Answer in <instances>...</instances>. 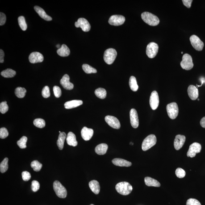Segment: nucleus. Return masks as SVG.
<instances>
[{
    "label": "nucleus",
    "mask_w": 205,
    "mask_h": 205,
    "mask_svg": "<svg viewBox=\"0 0 205 205\" xmlns=\"http://www.w3.org/2000/svg\"><path fill=\"white\" fill-rule=\"evenodd\" d=\"M141 18L144 22L150 26H156L160 23L158 17L148 12H144L142 13Z\"/></svg>",
    "instance_id": "nucleus-1"
},
{
    "label": "nucleus",
    "mask_w": 205,
    "mask_h": 205,
    "mask_svg": "<svg viewBox=\"0 0 205 205\" xmlns=\"http://www.w3.org/2000/svg\"><path fill=\"white\" fill-rule=\"evenodd\" d=\"M115 189L119 194L126 196L130 194L132 191L133 187L129 183L122 182L117 184L115 186Z\"/></svg>",
    "instance_id": "nucleus-2"
},
{
    "label": "nucleus",
    "mask_w": 205,
    "mask_h": 205,
    "mask_svg": "<svg viewBox=\"0 0 205 205\" xmlns=\"http://www.w3.org/2000/svg\"><path fill=\"white\" fill-rule=\"evenodd\" d=\"M157 138L155 135H148L143 140L142 144V148L143 151H146L149 149L157 143Z\"/></svg>",
    "instance_id": "nucleus-3"
},
{
    "label": "nucleus",
    "mask_w": 205,
    "mask_h": 205,
    "mask_svg": "<svg viewBox=\"0 0 205 205\" xmlns=\"http://www.w3.org/2000/svg\"><path fill=\"white\" fill-rule=\"evenodd\" d=\"M53 189L56 195L59 198H65L67 196L66 189L58 181H55L53 183Z\"/></svg>",
    "instance_id": "nucleus-4"
},
{
    "label": "nucleus",
    "mask_w": 205,
    "mask_h": 205,
    "mask_svg": "<svg viewBox=\"0 0 205 205\" xmlns=\"http://www.w3.org/2000/svg\"><path fill=\"white\" fill-rule=\"evenodd\" d=\"M117 55V51L113 48L106 49L104 54V59L106 64L111 65L114 62Z\"/></svg>",
    "instance_id": "nucleus-5"
},
{
    "label": "nucleus",
    "mask_w": 205,
    "mask_h": 205,
    "mask_svg": "<svg viewBox=\"0 0 205 205\" xmlns=\"http://www.w3.org/2000/svg\"><path fill=\"white\" fill-rule=\"evenodd\" d=\"M181 67L185 70H190L194 67L192 58L190 54H185L182 57V60L181 62Z\"/></svg>",
    "instance_id": "nucleus-6"
},
{
    "label": "nucleus",
    "mask_w": 205,
    "mask_h": 205,
    "mask_svg": "<svg viewBox=\"0 0 205 205\" xmlns=\"http://www.w3.org/2000/svg\"><path fill=\"white\" fill-rule=\"evenodd\" d=\"M166 110L168 116L171 119H175L178 116V108L176 102H173L168 104L166 106Z\"/></svg>",
    "instance_id": "nucleus-7"
},
{
    "label": "nucleus",
    "mask_w": 205,
    "mask_h": 205,
    "mask_svg": "<svg viewBox=\"0 0 205 205\" xmlns=\"http://www.w3.org/2000/svg\"><path fill=\"white\" fill-rule=\"evenodd\" d=\"M158 46L157 43L153 42L149 43L147 46L146 53L150 58H153L157 55L158 52Z\"/></svg>",
    "instance_id": "nucleus-8"
},
{
    "label": "nucleus",
    "mask_w": 205,
    "mask_h": 205,
    "mask_svg": "<svg viewBox=\"0 0 205 205\" xmlns=\"http://www.w3.org/2000/svg\"><path fill=\"white\" fill-rule=\"evenodd\" d=\"M201 146L199 143H194L190 145L187 153L188 157L194 158L195 157L197 153L201 152Z\"/></svg>",
    "instance_id": "nucleus-9"
},
{
    "label": "nucleus",
    "mask_w": 205,
    "mask_h": 205,
    "mask_svg": "<svg viewBox=\"0 0 205 205\" xmlns=\"http://www.w3.org/2000/svg\"><path fill=\"white\" fill-rule=\"evenodd\" d=\"M190 39L192 46L196 50H202L204 47V43L198 36L194 35H192L190 37Z\"/></svg>",
    "instance_id": "nucleus-10"
},
{
    "label": "nucleus",
    "mask_w": 205,
    "mask_h": 205,
    "mask_svg": "<svg viewBox=\"0 0 205 205\" xmlns=\"http://www.w3.org/2000/svg\"><path fill=\"white\" fill-rule=\"evenodd\" d=\"M125 20V18L123 16L114 15L110 17L108 22L111 25L119 26L123 24Z\"/></svg>",
    "instance_id": "nucleus-11"
},
{
    "label": "nucleus",
    "mask_w": 205,
    "mask_h": 205,
    "mask_svg": "<svg viewBox=\"0 0 205 205\" xmlns=\"http://www.w3.org/2000/svg\"><path fill=\"white\" fill-rule=\"evenodd\" d=\"M75 26L77 27H81L83 31L87 32L90 29V25L88 21L84 18H80L77 22L75 23Z\"/></svg>",
    "instance_id": "nucleus-12"
},
{
    "label": "nucleus",
    "mask_w": 205,
    "mask_h": 205,
    "mask_svg": "<svg viewBox=\"0 0 205 205\" xmlns=\"http://www.w3.org/2000/svg\"><path fill=\"white\" fill-rule=\"evenodd\" d=\"M105 120L109 125L112 128L119 129L120 127V123L119 120L115 117L107 115L105 118Z\"/></svg>",
    "instance_id": "nucleus-13"
},
{
    "label": "nucleus",
    "mask_w": 205,
    "mask_h": 205,
    "mask_svg": "<svg viewBox=\"0 0 205 205\" xmlns=\"http://www.w3.org/2000/svg\"><path fill=\"white\" fill-rule=\"evenodd\" d=\"M149 103L151 108L153 110H156L158 107L159 104V98L157 91L155 90L151 93Z\"/></svg>",
    "instance_id": "nucleus-14"
},
{
    "label": "nucleus",
    "mask_w": 205,
    "mask_h": 205,
    "mask_svg": "<svg viewBox=\"0 0 205 205\" xmlns=\"http://www.w3.org/2000/svg\"><path fill=\"white\" fill-rule=\"evenodd\" d=\"M130 114L131 126L134 128H137L139 126V122L138 116L136 110L133 108L131 109Z\"/></svg>",
    "instance_id": "nucleus-15"
},
{
    "label": "nucleus",
    "mask_w": 205,
    "mask_h": 205,
    "mask_svg": "<svg viewBox=\"0 0 205 205\" xmlns=\"http://www.w3.org/2000/svg\"><path fill=\"white\" fill-rule=\"evenodd\" d=\"M30 62L32 64L42 62L44 60L43 55L40 52H32L29 57Z\"/></svg>",
    "instance_id": "nucleus-16"
},
{
    "label": "nucleus",
    "mask_w": 205,
    "mask_h": 205,
    "mask_svg": "<svg viewBox=\"0 0 205 205\" xmlns=\"http://www.w3.org/2000/svg\"><path fill=\"white\" fill-rule=\"evenodd\" d=\"M186 137L184 135H178L176 136L174 140V145L176 150H179L184 144Z\"/></svg>",
    "instance_id": "nucleus-17"
},
{
    "label": "nucleus",
    "mask_w": 205,
    "mask_h": 205,
    "mask_svg": "<svg viewBox=\"0 0 205 205\" xmlns=\"http://www.w3.org/2000/svg\"><path fill=\"white\" fill-rule=\"evenodd\" d=\"M60 83L64 89L68 90L73 89L74 85L70 82V77L68 75L65 74L63 76L60 81Z\"/></svg>",
    "instance_id": "nucleus-18"
},
{
    "label": "nucleus",
    "mask_w": 205,
    "mask_h": 205,
    "mask_svg": "<svg viewBox=\"0 0 205 205\" xmlns=\"http://www.w3.org/2000/svg\"><path fill=\"white\" fill-rule=\"evenodd\" d=\"M94 135V130L91 128L84 127L81 130V136L84 140L87 141L91 139Z\"/></svg>",
    "instance_id": "nucleus-19"
},
{
    "label": "nucleus",
    "mask_w": 205,
    "mask_h": 205,
    "mask_svg": "<svg viewBox=\"0 0 205 205\" xmlns=\"http://www.w3.org/2000/svg\"><path fill=\"white\" fill-rule=\"evenodd\" d=\"M187 92L189 97L191 100H195L198 98L199 92L196 87L194 85H190L188 87Z\"/></svg>",
    "instance_id": "nucleus-20"
},
{
    "label": "nucleus",
    "mask_w": 205,
    "mask_h": 205,
    "mask_svg": "<svg viewBox=\"0 0 205 205\" xmlns=\"http://www.w3.org/2000/svg\"><path fill=\"white\" fill-rule=\"evenodd\" d=\"M112 162L114 165L120 167H129L132 165L131 162L122 158H114Z\"/></svg>",
    "instance_id": "nucleus-21"
},
{
    "label": "nucleus",
    "mask_w": 205,
    "mask_h": 205,
    "mask_svg": "<svg viewBox=\"0 0 205 205\" xmlns=\"http://www.w3.org/2000/svg\"><path fill=\"white\" fill-rule=\"evenodd\" d=\"M34 9L36 12L42 18L47 21H51L52 20V18L48 15L44 10L42 8L38 6H34Z\"/></svg>",
    "instance_id": "nucleus-22"
},
{
    "label": "nucleus",
    "mask_w": 205,
    "mask_h": 205,
    "mask_svg": "<svg viewBox=\"0 0 205 205\" xmlns=\"http://www.w3.org/2000/svg\"><path fill=\"white\" fill-rule=\"evenodd\" d=\"M82 104V101L81 100H73L65 102L64 106L66 109H70L78 107Z\"/></svg>",
    "instance_id": "nucleus-23"
},
{
    "label": "nucleus",
    "mask_w": 205,
    "mask_h": 205,
    "mask_svg": "<svg viewBox=\"0 0 205 205\" xmlns=\"http://www.w3.org/2000/svg\"><path fill=\"white\" fill-rule=\"evenodd\" d=\"M67 142L68 145L75 147L77 145V142L76 140V137L73 132H69L66 138Z\"/></svg>",
    "instance_id": "nucleus-24"
},
{
    "label": "nucleus",
    "mask_w": 205,
    "mask_h": 205,
    "mask_svg": "<svg viewBox=\"0 0 205 205\" xmlns=\"http://www.w3.org/2000/svg\"><path fill=\"white\" fill-rule=\"evenodd\" d=\"M89 186L90 190L94 194H98L100 191V185L99 182L96 180H93L89 183Z\"/></svg>",
    "instance_id": "nucleus-25"
},
{
    "label": "nucleus",
    "mask_w": 205,
    "mask_h": 205,
    "mask_svg": "<svg viewBox=\"0 0 205 205\" xmlns=\"http://www.w3.org/2000/svg\"><path fill=\"white\" fill-rule=\"evenodd\" d=\"M57 54L61 57H67L70 54V50L67 46L63 44L57 51Z\"/></svg>",
    "instance_id": "nucleus-26"
},
{
    "label": "nucleus",
    "mask_w": 205,
    "mask_h": 205,
    "mask_svg": "<svg viewBox=\"0 0 205 205\" xmlns=\"http://www.w3.org/2000/svg\"><path fill=\"white\" fill-rule=\"evenodd\" d=\"M108 149V146L105 143H102L97 146L95 148V152L97 154L103 155L105 154Z\"/></svg>",
    "instance_id": "nucleus-27"
},
{
    "label": "nucleus",
    "mask_w": 205,
    "mask_h": 205,
    "mask_svg": "<svg viewBox=\"0 0 205 205\" xmlns=\"http://www.w3.org/2000/svg\"><path fill=\"white\" fill-rule=\"evenodd\" d=\"M144 182L146 185L148 186L160 187L161 186V184L158 181L150 177H146L144 178Z\"/></svg>",
    "instance_id": "nucleus-28"
},
{
    "label": "nucleus",
    "mask_w": 205,
    "mask_h": 205,
    "mask_svg": "<svg viewBox=\"0 0 205 205\" xmlns=\"http://www.w3.org/2000/svg\"><path fill=\"white\" fill-rule=\"evenodd\" d=\"M66 134L65 132H61L59 135L58 139L57 141V144L59 149L62 150L64 148V142L66 138Z\"/></svg>",
    "instance_id": "nucleus-29"
},
{
    "label": "nucleus",
    "mask_w": 205,
    "mask_h": 205,
    "mask_svg": "<svg viewBox=\"0 0 205 205\" xmlns=\"http://www.w3.org/2000/svg\"><path fill=\"white\" fill-rule=\"evenodd\" d=\"M129 85L130 88L132 91L136 92L137 91L139 87L137 82L136 77L134 76H131L129 80Z\"/></svg>",
    "instance_id": "nucleus-30"
},
{
    "label": "nucleus",
    "mask_w": 205,
    "mask_h": 205,
    "mask_svg": "<svg viewBox=\"0 0 205 205\" xmlns=\"http://www.w3.org/2000/svg\"><path fill=\"white\" fill-rule=\"evenodd\" d=\"M16 74V72L10 68H8L6 70L3 71L1 73V75L6 78L14 77Z\"/></svg>",
    "instance_id": "nucleus-31"
},
{
    "label": "nucleus",
    "mask_w": 205,
    "mask_h": 205,
    "mask_svg": "<svg viewBox=\"0 0 205 205\" xmlns=\"http://www.w3.org/2000/svg\"><path fill=\"white\" fill-rule=\"evenodd\" d=\"M95 94L96 96L100 99H105L106 96V90L105 89L102 88H99L96 89L95 91Z\"/></svg>",
    "instance_id": "nucleus-32"
},
{
    "label": "nucleus",
    "mask_w": 205,
    "mask_h": 205,
    "mask_svg": "<svg viewBox=\"0 0 205 205\" xmlns=\"http://www.w3.org/2000/svg\"><path fill=\"white\" fill-rule=\"evenodd\" d=\"M26 93V90L24 88L17 87L15 90V94L16 96L19 98H23L25 97Z\"/></svg>",
    "instance_id": "nucleus-33"
},
{
    "label": "nucleus",
    "mask_w": 205,
    "mask_h": 205,
    "mask_svg": "<svg viewBox=\"0 0 205 205\" xmlns=\"http://www.w3.org/2000/svg\"><path fill=\"white\" fill-rule=\"evenodd\" d=\"M83 70L87 74L96 73L97 70L95 68L87 64H84L82 66Z\"/></svg>",
    "instance_id": "nucleus-34"
},
{
    "label": "nucleus",
    "mask_w": 205,
    "mask_h": 205,
    "mask_svg": "<svg viewBox=\"0 0 205 205\" xmlns=\"http://www.w3.org/2000/svg\"><path fill=\"white\" fill-rule=\"evenodd\" d=\"M8 161L7 158L4 159L3 161L0 164V171L1 173H4L8 169Z\"/></svg>",
    "instance_id": "nucleus-35"
},
{
    "label": "nucleus",
    "mask_w": 205,
    "mask_h": 205,
    "mask_svg": "<svg viewBox=\"0 0 205 205\" xmlns=\"http://www.w3.org/2000/svg\"><path fill=\"white\" fill-rule=\"evenodd\" d=\"M18 22L21 28L24 31H26L27 29V25L26 23L24 17L23 16H20L18 17Z\"/></svg>",
    "instance_id": "nucleus-36"
},
{
    "label": "nucleus",
    "mask_w": 205,
    "mask_h": 205,
    "mask_svg": "<svg viewBox=\"0 0 205 205\" xmlns=\"http://www.w3.org/2000/svg\"><path fill=\"white\" fill-rule=\"evenodd\" d=\"M34 124L35 127L39 128H44L45 126V122L44 120L38 118L34 120Z\"/></svg>",
    "instance_id": "nucleus-37"
},
{
    "label": "nucleus",
    "mask_w": 205,
    "mask_h": 205,
    "mask_svg": "<svg viewBox=\"0 0 205 205\" xmlns=\"http://www.w3.org/2000/svg\"><path fill=\"white\" fill-rule=\"evenodd\" d=\"M31 166L34 171L38 172L41 170L42 167V165L37 160H34L31 163Z\"/></svg>",
    "instance_id": "nucleus-38"
},
{
    "label": "nucleus",
    "mask_w": 205,
    "mask_h": 205,
    "mask_svg": "<svg viewBox=\"0 0 205 205\" xmlns=\"http://www.w3.org/2000/svg\"><path fill=\"white\" fill-rule=\"evenodd\" d=\"M27 140V138L25 136H23L17 142V144L21 148H26L27 147L26 143Z\"/></svg>",
    "instance_id": "nucleus-39"
},
{
    "label": "nucleus",
    "mask_w": 205,
    "mask_h": 205,
    "mask_svg": "<svg viewBox=\"0 0 205 205\" xmlns=\"http://www.w3.org/2000/svg\"><path fill=\"white\" fill-rule=\"evenodd\" d=\"M9 110V106L6 101L1 102L0 104V112L1 113H6Z\"/></svg>",
    "instance_id": "nucleus-40"
},
{
    "label": "nucleus",
    "mask_w": 205,
    "mask_h": 205,
    "mask_svg": "<svg viewBox=\"0 0 205 205\" xmlns=\"http://www.w3.org/2000/svg\"><path fill=\"white\" fill-rule=\"evenodd\" d=\"M175 173L176 176L179 178H183L186 175L185 171L182 168H178L176 169Z\"/></svg>",
    "instance_id": "nucleus-41"
},
{
    "label": "nucleus",
    "mask_w": 205,
    "mask_h": 205,
    "mask_svg": "<svg viewBox=\"0 0 205 205\" xmlns=\"http://www.w3.org/2000/svg\"><path fill=\"white\" fill-rule=\"evenodd\" d=\"M42 95L44 98H48L50 96L49 88L48 86H45L43 87L42 90Z\"/></svg>",
    "instance_id": "nucleus-42"
},
{
    "label": "nucleus",
    "mask_w": 205,
    "mask_h": 205,
    "mask_svg": "<svg viewBox=\"0 0 205 205\" xmlns=\"http://www.w3.org/2000/svg\"><path fill=\"white\" fill-rule=\"evenodd\" d=\"M9 136V132L6 128L2 127L0 129V138L1 139L6 138Z\"/></svg>",
    "instance_id": "nucleus-43"
},
{
    "label": "nucleus",
    "mask_w": 205,
    "mask_h": 205,
    "mask_svg": "<svg viewBox=\"0 0 205 205\" xmlns=\"http://www.w3.org/2000/svg\"><path fill=\"white\" fill-rule=\"evenodd\" d=\"M39 183L36 181H33L32 182V190L34 192H36L40 189Z\"/></svg>",
    "instance_id": "nucleus-44"
},
{
    "label": "nucleus",
    "mask_w": 205,
    "mask_h": 205,
    "mask_svg": "<svg viewBox=\"0 0 205 205\" xmlns=\"http://www.w3.org/2000/svg\"><path fill=\"white\" fill-rule=\"evenodd\" d=\"M53 90L54 94L56 98H59L62 95L61 90L59 87L54 86L53 87Z\"/></svg>",
    "instance_id": "nucleus-45"
},
{
    "label": "nucleus",
    "mask_w": 205,
    "mask_h": 205,
    "mask_svg": "<svg viewBox=\"0 0 205 205\" xmlns=\"http://www.w3.org/2000/svg\"><path fill=\"white\" fill-rule=\"evenodd\" d=\"M186 205H201L199 201L195 199L190 198L186 202Z\"/></svg>",
    "instance_id": "nucleus-46"
},
{
    "label": "nucleus",
    "mask_w": 205,
    "mask_h": 205,
    "mask_svg": "<svg viewBox=\"0 0 205 205\" xmlns=\"http://www.w3.org/2000/svg\"><path fill=\"white\" fill-rule=\"evenodd\" d=\"M22 178L25 181H28L31 178V176L29 172L24 171L22 173Z\"/></svg>",
    "instance_id": "nucleus-47"
},
{
    "label": "nucleus",
    "mask_w": 205,
    "mask_h": 205,
    "mask_svg": "<svg viewBox=\"0 0 205 205\" xmlns=\"http://www.w3.org/2000/svg\"><path fill=\"white\" fill-rule=\"evenodd\" d=\"M6 14L2 12L0 13V25L2 26L6 23Z\"/></svg>",
    "instance_id": "nucleus-48"
},
{
    "label": "nucleus",
    "mask_w": 205,
    "mask_h": 205,
    "mask_svg": "<svg viewBox=\"0 0 205 205\" xmlns=\"http://www.w3.org/2000/svg\"><path fill=\"white\" fill-rule=\"evenodd\" d=\"M183 3L185 6L188 8H190L191 6V3L193 2L192 0H182Z\"/></svg>",
    "instance_id": "nucleus-49"
},
{
    "label": "nucleus",
    "mask_w": 205,
    "mask_h": 205,
    "mask_svg": "<svg viewBox=\"0 0 205 205\" xmlns=\"http://www.w3.org/2000/svg\"><path fill=\"white\" fill-rule=\"evenodd\" d=\"M5 54L2 49L0 50V62L2 63L4 62V57Z\"/></svg>",
    "instance_id": "nucleus-50"
},
{
    "label": "nucleus",
    "mask_w": 205,
    "mask_h": 205,
    "mask_svg": "<svg viewBox=\"0 0 205 205\" xmlns=\"http://www.w3.org/2000/svg\"><path fill=\"white\" fill-rule=\"evenodd\" d=\"M200 125L202 127L205 128V117L202 118L200 121Z\"/></svg>",
    "instance_id": "nucleus-51"
},
{
    "label": "nucleus",
    "mask_w": 205,
    "mask_h": 205,
    "mask_svg": "<svg viewBox=\"0 0 205 205\" xmlns=\"http://www.w3.org/2000/svg\"><path fill=\"white\" fill-rule=\"evenodd\" d=\"M201 80L202 82L201 85H196V86L197 87H199L201 86L202 85H203V84L204 83H205V80L204 78H201Z\"/></svg>",
    "instance_id": "nucleus-52"
},
{
    "label": "nucleus",
    "mask_w": 205,
    "mask_h": 205,
    "mask_svg": "<svg viewBox=\"0 0 205 205\" xmlns=\"http://www.w3.org/2000/svg\"><path fill=\"white\" fill-rule=\"evenodd\" d=\"M56 47H57V48L59 49V48L60 47V45H59V44H57V45H56Z\"/></svg>",
    "instance_id": "nucleus-53"
},
{
    "label": "nucleus",
    "mask_w": 205,
    "mask_h": 205,
    "mask_svg": "<svg viewBox=\"0 0 205 205\" xmlns=\"http://www.w3.org/2000/svg\"><path fill=\"white\" fill-rule=\"evenodd\" d=\"M183 53V52H181V54H182Z\"/></svg>",
    "instance_id": "nucleus-54"
},
{
    "label": "nucleus",
    "mask_w": 205,
    "mask_h": 205,
    "mask_svg": "<svg viewBox=\"0 0 205 205\" xmlns=\"http://www.w3.org/2000/svg\"><path fill=\"white\" fill-rule=\"evenodd\" d=\"M59 133H61V132H60V131H59Z\"/></svg>",
    "instance_id": "nucleus-55"
},
{
    "label": "nucleus",
    "mask_w": 205,
    "mask_h": 205,
    "mask_svg": "<svg viewBox=\"0 0 205 205\" xmlns=\"http://www.w3.org/2000/svg\"><path fill=\"white\" fill-rule=\"evenodd\" d=\"M90 205H94L93 204H90Z\"/></svg>",
    "instance_id": "nucleus-56"
},
{
    "label": "nucleus",
    "mask_w": 205,
    "mask_h": 205,
    "mask_svg": "<svg viewBox=\"0 0 205 205\" xmlns=\"http://www.w3.org/2000/svg\"><path fill=\"white\" fill-rule=\"evenodd\" d=\"M198 101H199V99H198Z\"/></svg>",
    "instance_id": "nucleus-57"
}]
</instances>
